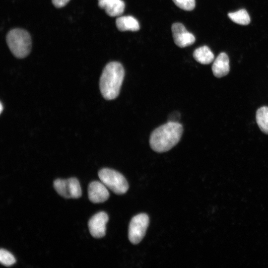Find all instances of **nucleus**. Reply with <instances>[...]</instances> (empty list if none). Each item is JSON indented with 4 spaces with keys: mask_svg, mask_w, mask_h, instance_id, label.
Wrapping results in <instances>:
<instances>
[{
    "mask_svg": "<svg viewBox=\"0 0 268 268\" xmlns=\"http://www.w3.org/2000/svg\"><path fill=\"white\" fill-rule=\"evenodd\" d=\"M180 118L179 113H174L171 114L168 122H178V120Z\"/></svg>",
    "mask_w": 268,
    "mask_h": 268,
    "instance_id": "19",
    "label": "nucleus"
},
{
    "mask_svg": "<svg viewBox=\"0 0 268 268\" xmlns=\"http://www.w3.org/2000/svg\"><path fill=\"white\" fill-rule=\"evenodd\" d=\"M70 0H52V3L54 5L58 8H61L65 6Z\"/></svg>",
    "mask_w": 268,
    "mask_h": 268,
    "instance_id": "18",
    "label": "nucleus"
},
{
    "mask_svg": "<svg viewBox=\"0 0 268 268\" xmlns=\"http://www.w3.org/2000/svg\"><path fill=\"white\" fill-rule=\"evenodd\" d=\"M54 187L58 194L66 199H77L81 196V189L76 178L57 179L54 181Z\"/></svg>",
    "mask_w": 268,
    "mask_h": 268,
    "instance_id": "6",
    "label": "nucleus"
},
{
    "mask_svg": "<svg viewBox=\"0 0 268 268\" xmlns=\"http://www.w3.org/2000/svg\"><path fill=\"white\" fill-rule=\"evenodd\" d=\"M174 3L179 8L190 11L195 7V0H173Z\"/></svg>",
    "mask_w": 268,
    "mask_h": 268,
    "instance_id": "17",
    "label": "nucleus"
},
{
    "mask_svg": "<svg viewBox=\"0 0 268 268\" xmlns=\"http://www.w3.org/2000/svg\"><path fill=\"white\" fill-rule=\"evenodd\" d=\"M109 220L108 214L101 211L94 215L89 220L88 226L90 234L95 238H100L106 234V225Z\"/></svg>",
    "mask_w": 268,
    "mask_h": 268,
    "instance_id": "7",
    "label": "nucleus"
},
{
    "mask_svg": "<svg viewBox=\"0 0 268 268\" xmlns=\"http://www.w3.org/2000/svg\"><path fill=\"white\" fill-rule=\"evenodd\" d=\"M256 122L261 130L268 134V107L263 106L256 112Z\"/></svg>",
    "mask_w": 268,
    "mask_h": 268,
    "instance_id": "14",
    "label": "nucleus"
},
{
    "mask_svg": "<svg viewBox=\"0 0 268 268\" xmlns=\"http://www.w3.org/2000/svg\"><path fill=\"white\" fill-rule=\"evenodd\" d=\"M183 132V128L180 123L168 122L152 132L149 139L150 146L157 152L167 151L178 143Z\"/></svg>",
    "mask_w": 268,
    "mask_h": 268,
    "instance_id": "1",
    "label": "nucleus"
},
{
    "mask_svg": "<svg viewBox=\"0 0 268 268\" xmlns=\"http://www.w3.org/2000/svg\"><path fill=\"white\" fill-rule=\"evenodd\" d=\"M125 76L122 65L117 62L108 63L104 67L100 79V89L106 100L116 98L120 93Z\"/></svg>",
    "mask_w": 268,
    "mask_h": 268,
    "instance_id": "2",
    "label": "nucleus"
},
{
    "mask_svg": "<svg viewBox=\"0 0 268 268\" xmlns=\"http://www.w3.org/2000/svg\"><path fill=\"white\" fill-rule=\"evenodd\" d=\"M193 57L196 61L203 65L211 63L214 59L213 53L206 46L196 49L193 53Z\"/></svg>",
    "mask_w": 268,
    "mask_h": 268,
    "instance_id": "13",
    "label": "nucleus"
},
{
    "mask_svg": "<svg viewBox=\"0 0 268 268\" xmlns=\"http://www.w3.org/2000/svg\"><path fill=\"white\" fill-rule=\"evenodd\" d=\"M99 6L104 9L107 14L115 17L121 15L124 12L125 4L122 0H98Z\"/></svg>",
    "mask_w": 268,
    "mask_h": 268,
    "instance_id": "10",
    "label": "nucleus"
},
{
    "mask_svg": "<svg viewBox=\"0 0 268 268\" xmlns=\"http://www.w3.org/2000/svg\"><path fill=\"white\" fill-rule=\"evenodd\" d=\"M149 219L145 213L134 216L129 227V239L134 244L139 243L144 237L149 224Z\"/></svg>",
    "mask_w": 268,
    "mask_h": 268,
    "instance_id": "5",
    "label": "nucleus"
},
{
    "mask_svg": "<svg viewBox=\"0 0 268 268\" xmlns=\"http://www.w3.org/2000/svg\"><path fill=\"white\" fill-rule=\"evenodd\" d=\"M98 176L106 187L116 194H124L129 189L126 178L117 171L109 168H103L99 171Z\"/></svg>",
    "mask_w": 268,
    "mask_h": 268,
    "instance_id": "4",
    "label": "nucleus"
},
{
    "mask_svg": "<svg viewBox=\"0 0 268 268\" xmlns=\"http://www.w3.org/2000/svg\"><path fill=\"white\" fill-rule=\"evenodd\" d=\"M229 18L234 22L243 25H246L250 22V17L247 11L244 9L228 14Z\"/></svg>",
    "mask_w": 268,
    "mask_h": 268,
    "instance_id": "15",
    "label": "nucleus"
},
{
    "mask_svg": "<svg viewBox=\"0 0 268 268\" xmlns=\"http://www.w3.org/2000/svg\"><path fill=\"white\" fill-rule=\"evenodd\" d=\"M116 25L119 30L121 31H136L139 29L138 21L130 15L118 17L116 20Z\"/></svg>",
    "mask_w": 268,
    "mask_h": 268,
    "instance_id": "12",
    "label": "nucleus"
},
{
    "mask_svg": "<svg viewBox=\"0 0 268 268\" xmlns=\"http://www.w3.org/2000/svg\"><path fill=\"white\" fill-rule=\"evenodd\" d=\"M6 40L10 51L18 58H24L30 52L31 36L24 29L16 28L10 30L6 35Z\"/></svg>",
    "mask_w": 268,
    "mask_h": 268,
    "instance_id": "3",
    "label": "nucleus"
},
{
    "mask_svg": "<svg viewBox=\"0 0 268 268\" xmlns=\"http://www.w3.org/2000/svg\"><path fill=\"white\" fill-rule=\"evenodd\" d=\"M16 262L14 256L8 251L1 249L0 250V263L1 265L9 267L13 265Z\"/></svg>",
    "mask_w": 268,
    "mask_h": 268,
    "instance_id": "16",
    "label": "nucleus"
},
{
    "mask_svg": "<svg viewBox=\"0 0 268 268\" xmlns=\"http://www.w3.org/2000/svg\"><path fill=\"white\" fill-rule=\"evenodd\" d=\"M0 113H1L2 111V110H3L2 109H3L2 104L1 102L0 103Z\"/></svg>",
    "mask_w": 268,
    "mask_h": 268,
    "instance_id": "20",
    "label": "nucleus"
},
{
    "mask_svg": "<svg viewBox=\"0 0 268 268\" xmlns=\"http://www.w3.org/2000/svg\"><path fill=\"white\" fill-rule=\"evenodd\" d=\"M88 198L93 203H101L107 201L109 193L106 186L101 181H93L88 187Z\"/></svg>",
    "mask_w": 268,
    "mask_h": 268,
    "instance_id": "9",
    "label": "nucleus"
},
{
    "mask_svg": "<svg viewBox=\"0 0 268 268\" xmlns=\"http://www.w3.org/2000/svg\"><path fill=\"white\" fill-rule=\"evenodd\" d=\"M171 30L174 43L179 47L184 48L192 45L195 41V36L180 23L172 24Z\"/></svg>",
    "mask_w": 268,
    "mask_h": 268,
    "instance_id": "8",
    "label": "nucleus"
},
{
    "mask_svg": "<svg viewBox=\"0 0 268 268\" xmlns=\"http://www.w3.org/2000/svg\"><path fill=\"white\" fill-rule=\"evenodd\" d=\"M230 70L229 60L227 55L221 53L215 59L212 66L213 75L216 77H221L226 75Z\"/></svg>",
    "mask_w": 268,
    "mask_h": 268,
    "instance_id": "11",
    "label": "nucleus"
}]
</instances>
